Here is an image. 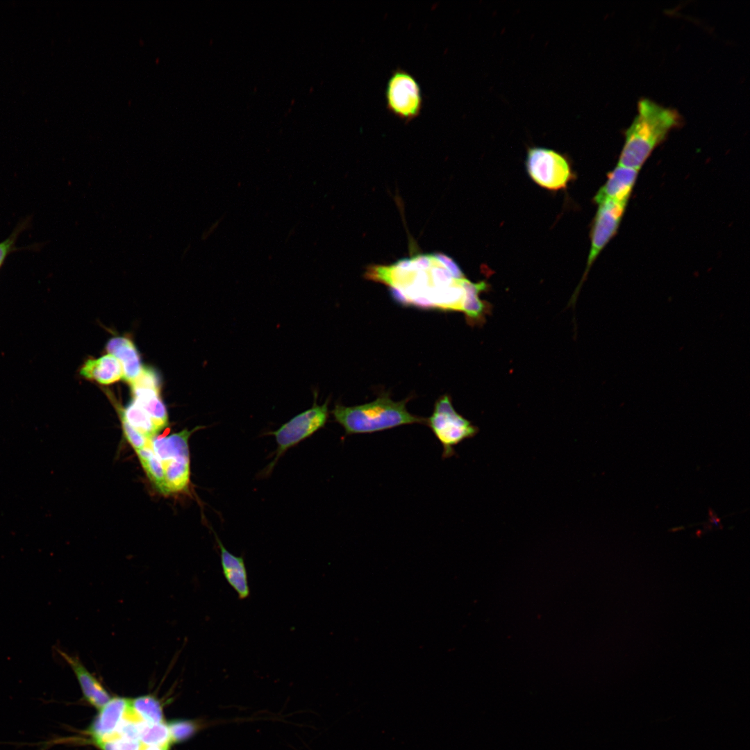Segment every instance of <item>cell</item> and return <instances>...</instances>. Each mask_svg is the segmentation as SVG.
Returning <instances> with one entry per match:
<instances>
[{
	"label": "cell",
	"mask_w": 750,
	"mask_h": 750,
	"mask_svg": "<svg viewBox=\"0 0 750 750\" xmlns=\"http://www.w3.org/2000/svg\"><path fill=\"white\" fill-rule=\"evenodd\" d=\"M365 276L388 286L404 304L464 313L478 290L477 284L467 280L453 260L439 253L372 265Z\"/></svg>",
	"instance_id": "1"
},
{
	"label": "cell",
	"mask_w": 750,
	"mask_h": 750,
	"mask_svg": "<svg viewBox=\"0 0 750 750\" xmlns=\"http://www.w3.org/2000/svg\"><path fill=\"white\" fill-rule=\"evenodd\" d=\"M638 112L625 133V142L617 165L640 170L653 149L680 122L678 113L656 102L642 99Z\"/></svg>",
	"instance_id": "2"
},
{
	"label": "cell",
	"mask_w": 750,
	"mask_h": 750,
	"mask_svg": "<svg viewBox=\"0 0 750 750\" xmlns=\"http://www.w3.org/2000/svg\"><path fill=\"white\" fill-rule=\"evenodd\" d=\"M406 401H394L388 394H382L374 401L362 405L345 406L337 403L331 412L346 435L372 433L402 425L426 422L425 418L407 410Z\"/></svg>",
	"instance_id": "3"
},
{
	"label": "cell",
	"mask_w": 750,
	"mask_h": 750,
	"mask_svg": "<svg viewBox=\"0 0 750 750\" xmlns=\"http://www.w3.org/2000/svg\"><path fill=\"white\" fill-rule=\"evenodd\" d=\"M317 392H314L312 407L292 417L277 430L267 435H273L277 448L274 458L264 471L265 476L270 474L280 458L290 448L312 435L326 424L329 412V399L321 405L317 403Z\"/></svg>",
	"instance_id": "4"
},
{
	"label": "cell",
	"mask_w": 750,
	"mask_h": 750,
	"mask_svg": "<svg viewBox=\"0 0 750 750\" xmlns=\"http://www.w3.org/2000/svg\"><path fill=\"white\" fill-rule=\"evenodd\" d=\"M426 423L442 447L443 459L453 456L456 453L454 447L473 438L478 431L455 410L448 395L436 401Z\"/></svg>",
	"instance_id": "5"
},
{
	"label": "cell",
	"mask_w": 750,
	"mask_h": 750,
	"mask_svg": "<svg viewBox=\"0 0 750 750\" xmlns=\"http://www.w3.org/2000/svg\"><path fill=\"white\" fill-rule=\"evenodd\" d=\"M388 111L404 122H410L421 113L423 97L420 85L412 74L397 68L390 76L385 88Z\"/></svg>",
	"instance_id": "6"
},
{
	"label": "cell",
	"mask_w": 750,
	"mask_h": 750,
	"mask_svg": "<svg viewBox=\"0 0 750 750\" xmlns=\"http://www.w3.org/2000/svg\"><path fill=\"white\" fill-rule=\"evenodd\" d=\"M526 167L528 175L535 183L550 190L565 188L572 177L566 158L558 152L546 148L530 149Z\"/></svg>",
	"instance_id": "7"
},
{
	"label": "cell",
	"mask_w": 750,
	"mask_h": 750,
	"mask_svg": "<svg viewBox=\"0 0 750 750\" xmlns=\"http://www.w3.org/2000/svg\"><path fill=\"white\" fill-rule=\"evenodd\" d=\"M626 206L627 203L611 200L598 204L590 235V249L585 276L599 254L616 234Z\"/></svg>",
	"instance_id": "8"
},
{
	"label": "cell",
	"mask_w": 750,
	"mask_h": 750,
	"mask_svg": "<svg viewBox=\"0 0 750 750\" xmlns=\"http://www.w3.org/2000/svg\"><path fill=\"white\" fill-rule=\"evenodd\" d=\"M54 651L74 672L84 699L96 708H101L111 697L99 681L89 672L78 656L69 654L57 647H54Z\"/></svg>",
	"instance_id": "9"
},
{
	"label": "cell",
	"mask_w": 750,
	"mask_h": 750,
	"mask_svg": "<svg viewBox=\"0 0 750 750\" xmlns=\"http://www.w3.org/2000/svg\"><path fill=\"white\" fill-rule=\"evenodd\" d=\"M639 170L617 165L608 175L605 184L594 197L597 204L606 201L628 203Z\"/></svg>",
	"instance_id": "10"
},
{
	"label": "cell",
	"mask_w": 750,
	"mask_h": 750,
	"mask_svg": "<svg viewBox=\"0 0 750 750\" xmlns=\"http://www.w3.org/2000/svg\"><path fill=\"white\" fill-rule=\"evenodd\" d=\"M129 699L111 698L101 708L88 729L92 741L103 740L112 735L123 719Z\"/></svg>",
	"instance_id": "11"
},
{
	"label": "cell",
	"mask_w": 750,
	"mask_h": 750,
	"mask_svg": "<svg viewBox=\"0 0 750 750\" xmlns=\"http://www.w3.org/2000/svg\"><path fill=\"white\" fill-rule=\"evenodd\" d=\"M215 538L219 549L221 565L226 581L236 592L240 599H247L250 594V589L243 557L231 553L216 535Z\"/></svg>",
	"instance_id": "12"
},
{
	"label": "cell",
	"mask_w": 750,
	"mask_h": 750,
	"mask_svg": "<svg viewBox=\"0 0 750 750\" xmlns=\"http://www.w3.org/2000/svg\"><path fill=\"white\" fill-rule=\"evenodd\" d=\"M106 350L121 364L122 378L131 384L139 376L142 367L138 351L134 343L124 337H115L108 340Z\"/></svg>",
	"instance_id": "13"
},
{
	"label": "cell",
	"mask_w": 750,
	"mask_h": 750,
	"mask_svg": "<svg viewBox=\"0 0 750 750\" xmlns=\"http://www.w3.org/2000/svg\"><path fill=\"white\" fill-rule=\"evenodd\" d=\"M202 428L197 426L192 431L184 429L167 437H158L151 441V449L162 465L179 457H190L188 440L194 432Z\"/></svg>",
	"instance_id": "14"
},
{
	"label": "cell",
	"mask_w": 750,
	"mask_h": 750,
	"mask_svg": "<svg viewBox=\"0 0 750 750\" xmlns=\"http://www.w3.org/2000/svg\"><path fill=\"white\" fill-rule=\"evenodd\" d=\"M80 374L103 385L113 383L123 376L120 362L110 354L88 360L81 368Z\"/></svg>",
	"instance_id": "15"
},
{
	"label": "cell",
	"mask_w": 750,
	"mask_h": 750,
	"mask_svg": "<svg viewBox=\"0 0 750 750\" xmlns=\"http://www.w3.org/2000/svg\"><path fill=\"white\" fill-rule=\"evenodd\" d=\"M134 401L149 415L160 431L167 425V409L160 397V391L151 388L132 385Z\"/></svg>",
	"instance_id": "16"
},
{
	"label": "cell",
	"mask_w": 750,
	"mask_h": 750,
	"mask_svg": "<svg viewBox=\"0 0 750 750\" xmlns=\"http://www.w3.org/2000/svg\"><path fill=\"white\" fill-rule=\"evenodd\" d=\"M167 493L187 491L190 485V457L172 459L162 465Z\"/></svg>",
	"instance_id": "17"
},
{
	"label": "cell",
	"mask_w": 750,
	"mask_h": 750,
	"mask_svg": "<svg viewBox=\"0 0 750 750\" xmlns=\"http://www.w3.org/2000/svg\"><path fill=\"white\" fill-rule=\"evenodd\" d=\"M118 411L131 426L148 440L153 439L160 431L149 415L134 400Z\"/></svg>",
	"instance_id": "18"
},
{
	"label": "cell",
	"mask_w": 750,
	"mask_h": 750,
	"mask_svg": "<svg viewBox=\"0 0 750 750\" xmlns=\"http://www.w3.org/2000/svg\"><path fill=\"white\" fill-rule=\"evenodd\" d=\"M129 709L138 719L148 723L163 722L161 703L154 696L147 694L129 700Z\"/></svg>",
	"instance_id": "19"
},
{
	"label": "cell",
	"mask_w": 750,
	"mask_h": 750,
	"mask_svg": "<svg viewBox=\"0 0 750 750\" xmlns=\"http://www.w3.org/2000/svg\"><path fill=\"white\" fill-rule=\"evenodd\" d=\"M228 719L207 722L196 719H176L167 724L172 743H181L188 740L199 731L208 725L227 723Z\"/></svg>",
	"instance_id": "20"
},
{
	"label": "cell",
	"mask_w": 750,
	"mask_h": 750,
	"mask_svg": "<svg viewBox=\"0 0 750 750\" xmlns=\"http://www.w3.org/2000/svg\"><path fill=\"white\" fill-rule=\"evenodd\" d=\"M136 452L142 466L151 481L161 493L168 494L165 485L163 467L153 453L151 447H146L136 451Z\"/></svg>",
	"instance_id": "21"
},
{
	"label": "cell",
	"mask_w": 750,
	"mask_h": 750,
	"mask_svg": "<svg viewBox=\"0 0 750 750\" xmlns=\"http://www.w3.org/2000/svg\"><path fill=\"white\" fill-rule=\"evenodd\" d=\"M139 741L144 746H153L169 749L172 744L167 724L163 722L148 724L141 722L139 729Z\"/></svg>",
	"instance_id": "22"
},
{
	"label": "cell",
	"mask_w": 750,
	"mask_h": 750,
	"mask_svg": "<svg viewBox=\"0 0 750 750\" xmlns=\"http://www.w3.org/2000/svg\"><path fill=\"white\" fill-rule=\"evenodd\" d=\"M101 750H142L139 740L120 737H111L93 742Z\"/></svg>",
	"instance_id": "23"
},
{
	"label": "cell",
	"mask_w": 750,
	"mask_h": 750,
	"mask_svg": "<svg viewBox=\"0 0 750 750\" xmlns=\"http://www.w3.org/2000/svg\"><path fill=\"white\" fill-rule=\"evenodd\" d=\"M120 418L124 435L135 451H138L151 445V440H148L145 437L131 426L122 415H120Z\"/></svg>",
	"instance_id": "24"
},
{
	"label": "cell",
	"mask_w": 750,
	"mask_h": 750,
	"mask_svg": "<svg viewBox=\"0 0 750 750\" xmlns=\"http://www.w3.org/2000/svg\"><path fill=\"white\" fill-rule=\"evenodd\" d=\"M131 385L144 386L160 391L159 376L156 371L150 367H142L139 376Z\"/></svg>",
	"instance_id": "25"
},
{
	"label": "cell",
	"mask_w": 750,
	"mask_h": 750,
	"mask_svg": "<svg viewBox=\"0 0 750 750\" xmlns=\"http://www.w3.org/2000/svg\"><path fill=\"white\" fill-rule=\"evenodd\" d=\"M12 242L13 238H10L4 242L0 243V266L4 260L6 254L9 251Z\"/></svg>",
	"instance_id": "26"
},
{
	"label": "cell",
	"mask_w": 750,
	"mask_h": 750,
	"mask_svg": "<svg viewBox=\"0 0 750 750\" xmlns=\"http://www.w3.org/2000/svg\"><path fill=\"white\" fill-rule=\"evenodd\" d=\"M142 750H168L164 748L153 746H142Z\"/></svg>",
	"instance_id": "27"
}]
</instances>
